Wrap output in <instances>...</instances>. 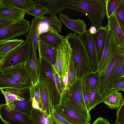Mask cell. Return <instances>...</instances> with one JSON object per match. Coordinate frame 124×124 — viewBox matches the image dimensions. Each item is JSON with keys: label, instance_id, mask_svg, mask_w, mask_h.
Segmentation results:
<instances>
[{"label": "cell", "instance_id": "836d02e7", "mask_svg": "<svg viewBox=\"0 0 124 124\" xmlns=\"http://www.w3.org/2000/svg\"><path fill=\"white\" fill-rule=\"evenodd\" d=\"M78 79L77 71L73 54L71 57L68 72V84L72 85Z\"/></svg>", "mask_w": 124, "mask_h": 124}, {"label": "cell", "instance_id": "277c9868", "mask_svg": "<svg viewBox=\"0 0 124 124\" xmlns=\"http://www.w3.org/2000/svg\"><path fill=\"white\" fill-rule=\"evenodd\" d=\"M32 49V40L27 37L23 43L10 52L0 62V70L18 63H27L31 58Z\"/></svg>", "mask_w": 124, "mask_h": 124}, {"label": "cell", "instance_id": "ffe728a7", "mask_svg": "<svg viewBox=\"0 0 124 124\" xmlns=\"http://www.w3.org/2000/svg\"><path fill=\"white\" fill-rule=\"evenodd\" d=\"M26 13L21 9L0 4V18L17 21L24 18Z\"/></svg>", "mask_w": 124, "mask_h": 124}, {"label": "cell", "instance_id": "d6a6232c", "mask_svg": "<svg viewBox=\"0 0 124 124\" xmlns=\"http://www.w3.org/2000/svg\"><path fill=\"white\" fill-rule=\"evenodd\" d=\"M103 97L99 93L98 87L93 89L90 94L89 112L99 104L103 102Z\"/></svg>", "mask_w": 124, "mask_h": 124}, {"label": "cell", "instance_id": "603a6c76", "mask_svg": "<svg viewBox=\"0 0 124 124\" xmlns=\"http://www.w3.org/2000/svg\"><path fill=\"white\" fill-rule=\"evenodd\" d=\"M38 49L39 58L54 65L55 62L56 50H54L47 44L39 39Z\"/></svg>", "mask_w": 124, "mask_h": 124}, {"label": "cell", "instance_id": "5b68a950", "mask_svg": "<svg viewBox=\"0 0 124 124\" xmlns=\"http://www.w3.org/2000/svg\"><path fill=\"white\" fill-rule=\"evenodd\" d=\"M73 54L70 45L65 38L56 50L55 62L53 65L60 78L68 72L70 58Z\"/></svg>", "mask_w": 124, "mask_h": 124}, {"label": "cell", "instance_id": "db71d44e", "mask_svg": "<svg viewBox=\"0 0 124 124\" xmlns=\"http://www.w3.org/2000/svg\"><path fill=\"white\" fill-rule=\"evenodd\" d=\"M123 76H124V74H123Z\"/></svg>", "mask_w": 124, "mask_h": 124}, {"label": "cell", "instance_id": "d6986e66", "mask_svg": "<svg viewBox=\"0 0 124 124\" xmlns=\"http://www.w3.org/2000/svg\"><path fill=\"white\" fill-rule=\"evenodd\" d=\"M108 30L105 27L98 28L94 39L98 64L99 63L105 45Z\"/></svg>", "mask_w": 124, "mask_h": 124}, {"label": "cell", "instance_id": "8992f818", "mask_svg": "<svg viewBox=\"0 0 124 124\" xmlns=\"http://www.w3.org/2000/svg\"><path fill=\"white\" fill-rule=\"evenodd\" d=\"M39 75L47 83L50 92L54 107L59 105L60 95L56 86L52 68V65L41 58H39Z\"/></svg>", "mask_w": 124, "mask_h": 124}, {"label": "cell", "instance_id": "484cf974", "mask_svg": "<svg viewBox=\"0 0 124 124\" xmlns=\"http://www.w3.org/2000/svg\"><path fill=\"white\" fill-rule=\"evenodd\" d=\"M0 4L7 7L18 8L25 12L36 6L33 0H0Z\"/></svg>", "mask_w": 124, "mask_h": 124}, {"label": "cell", "instance_id": "7c38bea8", "mask_svg": "<svg viewBox=\"0 0 124 124\" xmlns=\"http://www.w3.org/2000/svg\"><path fill=\"white\" fill-rule=\"evenodd\" d=\"M38 82L42 104V110L50 116L54 109L48 85L39 75Z\"/></svg>", "mask_w": 124, "mask_h": 124}, {"label": "cell", "instance_id": "60d3db41", "mask_svg": "<svg viewBox=\"0 0 124 124\" xmlns=\"http://www.w3.org/2000/svg\"><path fill=\"white\" fill-rule=\"evenodd\" d=\"M115 124H124V96L122 105L117 109Z\"/></svg>", "mask_w": 124, "mask_h": 124}, {"label": "cell", "instance_id": "ee69618b", "mask_svg": "<svg viewBox=\"0 0 124 124\" xmlns=\"http://www.w3.org/2000/svg\"><path fill=\"white\" fill-rule=\"evenodd\" d=\"M124 88V76H123L116 81L113 85L106 91L111 90H120Z\"/></svg>", "mask_w": 124, "mask_h": 124}, {"label": "cell", "instance_id": "4dcf8cb0", "mask_svg": "<svg viewBox=\"0 0 124 124\" xmlns=\"http://www.w3.org/2000/svg\"><path fill=\"white\" fill-rule=\"evenodd\" d=\"M15 106V110L27 115H31L33 109L32 102L30 99H26L24 100L14 101Z\"/></svg>", "mask_w": 124, "mask_h": 124}, {"label": "cell", "instance_id": "7bdbcfd3", "mask_svg": "<svg viewBox=\"0 0 124 124\" xmlns=\"http://www.w3.org/2000/svg\"><path fill=\"white\" fill-rule=\"evenodd\" d=\"M0 90L5 99L6 100L5 104L9 109L12 110L15 109V106L14 102H11L9 99L8 96L10 92L2 89H0Z\"/></svg>", "mask_w": 124, "mask_h": 124}, {"label": "cell", "instance_id": "bcb514c9", "mask_svg": "<svg viewBox=\"0 0 124 124\" xmlns=\"http://www.w3.org/2000/svg\"><path fill=\"white\" fill-rule=\"evenodd\" d=\"M68 72H67L63 77L60 78L63 90H66L69 88L68 84Z\"/></svg>", "mask_w": 124, "mask_h": 124}, {"label": "cell", "instance_id": "7a4b0ae2", "mask_svg": "<svg viewBox=\"0 0 124 124\" xmlns=\"http://www.w3.org/2000/svg\"><path fill=\"white\" fill-rule=\"evenodd\" d=\"M59 105L74 111L87 121H90L91 116L84 99L82 79L78 78L68 89L63 90Z\"/></svg>", "mask_w": 124, "mask_h": 124}, {"label": "cell", "instance_id": "f546056e", "mask_svg": "<svg viewBox=\"0 0 124 124\" xmlns=\"http://www.w3.org/2000/svg\"><path fill=\"white\" fill-rule=\"evenodd\" d=\"M124 72V54L120 59L116 68L111 78L107 91L116 81L123 76Z\"/></svg>", "mask_w": 124, "mask_h": 124}, {"label": "cell", "instance_id": "9c48e42d", "mask_svg": "<svg viewBox=\"0 0 124 124\" xmlns=\"http://www.w3.org/2000/svg\"><path fill=\"white\" fill-rule=\"evenodd\" d=\"M30 26V22L24 18L0 28V41L26 34L28 32Z\"/></svg>", "mask_w": 124, "mask_h": 124}, {"label": "cell", "instance_id": "8fae6325", "mask_svg": "<svg viewBox=\"0 0 124 124\" xmlns=\"http://www.w3.org/2000/svg\"><path fill=\"white\" fill-rule=\"evenodd\" d=\"M26 63H18L2 69L0 73L21 83L33 85Z\"/></svg>", "mask_w": 124, "mask_h": 124}, {"label": "cell", "instance_id": "1f68e13d", "mask_svg": "<svg viewBox=\"0 0 124 124\" xmlns=\"http://www.w3.org/2000/svg\"><path fill=\"white\" fill-rule=\"evenodd\" d=\"M41 21L50 26L58 32L60 33L62 31V23L56 16L48 17L45 16L41 19Z\"/></svg>", "mask_w": 124, "mask_h": 124}, {"label": "cell", "instance_id": "4316f807", "mask_svg": "<svg viewBox=\"0 0 124 124\" xmlns=\"http://www.w3.org/2000/svg\"><path fill=\"white\" fill-rule=\"evenodd\" d=\"M99 72L97 70L94 72H92L82 78L83 89L91 93L93 89L98 87Z\"/></svg>", "mask_w": 124, "mask_h": 124}, {"label": "cell", "instance_id": "7402d4cb", "mask_svg": "<svg viewBox=\"0 0 124 124\" xmlns=\"http://www.w3.org/2000/svg\"><path fill=\"white\" fill-rule=\"evenodd\" d=\"M32 49L31 58L26 63L27 70L31 76L33 85L37 81L39 76V60L37 57L33 44L32 43Z\"/></svg>", "mask_w": 124, "mask_h": 124}, {"label": "cell", "instance_id": "c3c4849f", "mask_svg": "<svg viewBox=\"0 0 124 124\" xmlns=\"http://www.w3.org/2000/svg\"><path fill=\"white\" fill-rule=\"evenodd\" d=\"M8 98L10 101L11 103L14 102V101H20L25 99L24 98L21 97L15 94L10 92Z\"/></svg>", "mask_w": 124, "mask_h": 124}, {"label": "cell", "instance_id": "44dd1931", "mask_svg": "<svg viewBox=\"0 0 124 124\" xmlns=\"http://www.w3.org/2000/svg\"><path fill=\"white\" fill-rule=\"evenodd\" d=\"M103 99V102L111 109L119 107L123 101L122 93L117 90L112 89L106 92Z\"/></svg>", "mask_w": 124, "mask_h": 124}, {"label": "cell", "instance_id": "2e32d148", "mask_svg": "<svg viewBox=\"0 0 124 124\" xmlns=\"http://www.w3.org/2000/svg\"><path fill=\"white\" fill-rule=\"evenodd\" d=\"M54 111L71 124H90L89 122L74 111L62 106L54 107Z\"/></svg>", "mask_w": 124, "mask_h": 124}, {"label": "cell", "instance_id": "83f0119b", "mask_svg": "<svg viewBox=\"0 0 124 124\" xmlns=\"http://www.w3.org/2000/svg\"><path fill=\"white\" fill-rule=\"evenodd\" d=\"M31 117L34 124H53L50 116L41 110L33 108Z\"/></svg>", "mask_w": 124, "mask_h": 124}, {"label": "cell", "instance_id": "5bb4252c", "mask_svg": "<svg viewBox=\"0 0 124 124\" xmlns=\"http://www.w3.org/2000/svg\"><path fill=\"white\" fill-rule=\"evenodd\" d=\"M36 6L45 9L48 14L51 16H56L65 9L66 0H33Z\"/></svg>", "mask_w": 124, "mask_h": 124}, {"label": "cell", "instance_id": "f1b7e54d", "mask_svg": "<svg viewBox=\"0 0 124 124\" xmlns=\"http://www.w3.org/2000/svg\"><path fill=\"white\" fill-rule=\"evenodd\" d=\"M41 19L34 18L32 20L31 25L28 33L25 37L29 38L32 40L35 51L37 52L38 43L39 38L38 37V28Z\"/></svg>", "mask_w": 124, "mask_h": 124}, {"label": "cell", "instance_id": "9a60e30c", "mask_svg": "<svg viewBox=\"0 0 124 124\" xmlns=\"http://www.w3.org/2000/svg\"><path fill=\"white\" fill-rule=\"evenodd\" d=\"M59 17L62 23L79 35L83 34L87 31V26L83 20L71 19L67 15L62 13L59 15Z\"/></svg>", "mask_w": 124, "mask_h": 124}, {"label": "cell", "instance_id": "30bf717a", "mask_svg": "<svg viewBox=\"0 0 124 124\" xmlns=\"http://www.w3.org/2000/svg\"><path fill=\"white\" fill-rule=\"evenodd\" d=\"M120 46L111 32L108 30L105 45L97 71L100 72L106 67L117 52Z\"/></svg>", "mask_w": 124, "mask_h": 124}, {"label": "cell", "instance_id": "7dc6e473", "mask_svg": "<svg viewBox=\"0 0 124 124\" xmlns=\"http://www.w3.org/2000/svg\"><path fill=\"white\" fill-rule=\"evenodd\" d=\"M15 22L8 19L0 18V28L7 27Z\"/></svg>", "mask_w": 124, "mask_h": 124}, {"label": "cell", "instance_id": "cb8c5ba5", "mask_svg": "<svg viewBox=\"0 0 124 124\" xmlns=\"http://www.w3.org/2000/svg\"><path fill=\"white\" fill-rule=\"evenodd\" d=\"M23 39H12L0 41V62L13 50L24 42Z\"/></svg>", "mask_w": 124, "mask_h": 124}, {"label": "cell", "instance_id": "681fc988", "mask_svg": "<svg viewBox=\"0 0 124 124\" xmlns=\"http://www.w3.org/2000/svg\"><path fill=\"white\" fill-rule=\"evenodd\" d=\"M93 124H110L107 119L104 118L101 116L98 118L93 123Z\"/></svg>", "mask_w": 124, "mask_h": 124}, {"label": "cell", "instance_id": "4fadbf2b", "mask_svg": "<svg viewBox=\"0 0 124 124\" xmlns=\"http://www.w3.org/2000/svg\"><path fill=\"white\" fill-rule=\"evenodd\" d=\"M80 36L89 56L92 71L95 72L97 70L98 64L94 41V34H91L88 30L85 33Z\"/></svg>", "mask_w": 124, "mask_h": 124}, {"label": "cell", "instance_id": "ac0fdd59", "mask_svg": "<svg viewBox=\"0 0 124 124\" xmlns=\"http://www.w3.org/2000/svg\"><path fill=\"white\" fill-rule=\"evenodd\" d=\"M108 19V23L105 27L111 32L119 45L124 48V31L115 12Z\"/></svg>", "mask_w": 124, "mask_h": 124}, {"label": "cell", "instance_id": "52a82bcc", "mask_svg": "<svg viewBox=\"0 0 124 124\" xmlns=\"http://www.w3.org/2000/svg\"><path fill=\"white\" fill-rule=\"evenodd\" d=\"M124 54V48L120 45L117 52L107 66L99 72L98 88L99 93L103 97L107 90L111 78Z\"/></svg>", "mask_w": 124, "mask_h": 124}, {"label": "cell", "instance_id": "8d00e7d4", "mask_svg": "<svg viewBox=\"0 0 124 124\" xmlns=\"http://www.w3.org/2000/svg\"><path fill=\"white\" fill-rule=\"evenodd\" d=\"M30 98L34 97L38 102L40 108L42 109V104L40 94L38 85V80L37 82L31 87L30 89Z\"/></svg>", "mask_w": 124, "mask_h": 124}, {"label": "cell", "instance_id": "6da1fadb", "mask_svg": "<svg viewBox=\"0 0 124 124\" xmlns=\"http://www.w3.org/2000/svg\"><path fill=\"white\" fill-rule=\"evenodd\" d=\"M65 9L81 12L90 20L92 25L101 28L106 15L104 0H67Z\"/></svg>", "mask_w": 124, "mask_h": 124}, {"label": "cell", "instance_id": "ba28073f", "mask_svg": "<svg viewBox=\"0 0 124 124\" xmlns=\"http://www.w3.org/2000/svg\"><path fill=\"white\" fill-rule=\"evenodd\" d=\"M0 117L3 123L8 124H34L29 115L9 108L5 104L0 105Z\"/></svg>", "mask_w": 124, "mask_h": 124}, {"label": "cell", "instance_id": "e0dca14e", "mask_svg": "<svg viewBox=\"0 0 124 124\" xmlns=\"http://www.w3.org/2000/svg\"><path fill=\"white\" fill-rule=\"evenodd\" d=\"M33 85L21 83L0 73V89L9 92L15 90L29 89Z\"/></svg>", "mask_w": 124, "mask_h": 124}, {"label": "cell", "instance_id": "f5cc1de1", "mask_svg": "<svg viewBox=\"0 0 124 124\" xmlns=\"http://www.w3.org/2000/svg\"><path fill=\"white\" fill-rule=\"evenodd\" d=\"M124 91V88L121 89H120V90H119V91Z\"/></svg>", "mask_w": 124, "mask_h": 124}, {"label": "cell", "instance_id": "d590c367", "mask_svg": "<svg viewBox=\"0 0 124 124\" xmlns=\"http://www.w3.org/2000/svg\"><path fill=\"white\" fill-rule=\"evenodd\" d=\"M25 12L33 16L34 18L41 19L45 16V14H48V12L45 9L36 6L31 8Z\"/></svg>", "mask_w": 124, "mask_h": 124}, {"label": "cell", "instance_id": "b9f144b4", "mask_svg": "<svg viewBox=\"0 0 124 124\" xmlns=\"http://www.w3.org/2000/svg\"><path fill=\"white\" fill-rule=\"evenodd\" d=\"M52 68L56 87L58 91L61 96L63 90L62 83L60 78L53 65Z\"/></svg>", "mask_w": 124, "mask_h": 124}, {"label": "cell", "instance_id": "3957f363", "mask_svg": "<svg viewBox=\"0 0 124 124\" xmlns=\"http://www.w3.org/2000/svg\"><path fill=\"white\" fill-rule=\"evenodd\" d=\"M72 50L77 70L78 78L82 79L92 72L90 60L80 35L70 33L65 37Z\"/></svg>", "mask_w": 124, "mask_h": 124}, {"label": "cell", "instance_id": "d4e9b609", "mask_svg": "<svg viewBox=\"0 0 124 124\" xmlns=\"http://www.w3.org/2000/svg\"><path fill=\"white\" fill-rule=\"evenodd\" d=\"M65 38V37L59 34L49 31L41 34L39 39L56 51L59 45Z\"/></svg>", "mask_w": 124, "mask_h": 124}, {"label": "cell", "instance_id": "f35d334b", "mask_svg": "<svg viewBox=\"0 0 124 124\" xmlns=\"http://www.w3.org/2000/svg\"><path fill=\"white\" fill-rule=\"evenodd\" d=\"M49 31L56 34H59L56 30L46 24L42 22L40 20L38 28V36L39 38L41 34Z\"/></svg>", "mask_w": 124, "mask_h": 124}, {"label": "cell", "instance_id": "11a10c76", "mask_svg": "<svg viewBox=\"0 0 124 124\" xmlns=\"http://www.w3.org/2000/svg\"></svg>", "mask_w": 124, "mask_h": 124}, {"label": "cell", "instance_id": "74e56055", "mask_svg": "<svg viewBox=\"0 0 124 124\" xmlns=\"http://www.w3.org/2000/svg\"><path fill=\"white\" fill-rule=\"evenodd\" d=\"M114 12L124 31V0L120 4Z\"/></svg>", "mask_w": 124, "mask_h": 124}, {"label": "cell", "instance_id": "f907efd6", "mask_svg": "<svg viewBox=\"0 0 124 124\" xmlns=\"http://www.w3.org/2000/svg\"><path fill=\"white\" fill-rule=\"evenodd\" d=\"M30 100L31 101L32 106L33 108L36 109L41 110L38 102L34 97L30 98Z\"/></svg>", "mask_w": 124, "mask_h": 124}, {"label": "cell", "instance_id": "f6af8a7d", "mask_svg": "<svg viewBox=\"0 0 124 124\" xmlns=\"http://www.w3.org/2000/svg\"><path fill=\"white\" fill-rule=\"evenodd\" d=\"M83 93L84 100L87 108L88 110L89 107L91 93L83 89Z\"/></svg>", "mask_w": 124, "mask_h": 124}, {"label": "cell", "instance_id": "e575fe53", "mask_svg": "<svg viewBox=\"0 0 124 124\" xmlns=\"http://www.w3.org/2000/svg\"><path fill=\"white\" fill-rule=\"evenodd\" d=\"M123 0H105L106 15L108 18Z\"/></svg>", "mask_w": 124, "mask_h": 124}, {"label": "cell", "instance_id": "816d5d0a", "mask_svg": "<svg viewBox=\"0 0 124 124\" xmlns=\"http://www.w3.org/2000/svg\"><path fill=\"white\" fill-rule=\"evenodd\" d=\"M88 30L91 34H95L97 32L98 29L96 27L92 25Z\"/></svg>", "mask_w": 124, "mask_h": 124}, {"label": "cell", "instance_id": "ab89813d", "mask_svg": "<svg viewBox=\"0 0 124 124\" xmlns=\"http://www.w3.org/2000/svg\"><path fill=\"white\" fill-rule=\"evenodd\" d=\"M53 124H71L54 110L51 115Z\"/></svg>", "mask_w": 124, "mask_h": 124}]
</instances>
